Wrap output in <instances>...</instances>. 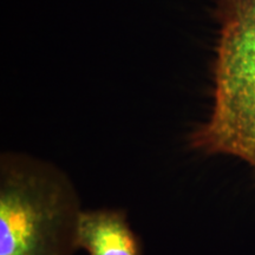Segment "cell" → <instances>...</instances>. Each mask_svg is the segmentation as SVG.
I'll use <instances>...</instances> for the list:
<instances>
[{"mask_svg": "<svg viewBox=\"0 0 255 255\" xmlns=\"http://www.w3.org/2000/svg\"><path fill=\"white\" fill-rule=\"evenodd\" d=\"M59 169L23 155L0 162V255H72L81 214Z\"/></svg>", "mask_w": 255, "mask_h": 255, "instance_id": "1", "label": "cell"}, {"mask_svg": "<svg viewBox=\"0 0 255 255\" xmlns=\"http://www.w3.org/2000/svg\"><path fill=\"white\" fill-rule=\"evenodd\" d=\"M214 101L190 138L208 155H231L255 170V0H219Z\"/></svg>", "mask_w": 255, "mask_h": 255, "instance_id": "2", "label": "cell"}, {"mask_svg": "<svg viewBox=\"0 0 255 255\" xmlns=\"http://www.w3.org/2000/svg\"><path fill=\"white\" fill-rule=\"evenodd\" d=\"M76 247L87 251L89 255H142L139 239L123 210H82Z\"/></svg>", "mask_w": 255, "mask_h": 255, "instance_id": "3", "label": "cell"}]
</instances>
